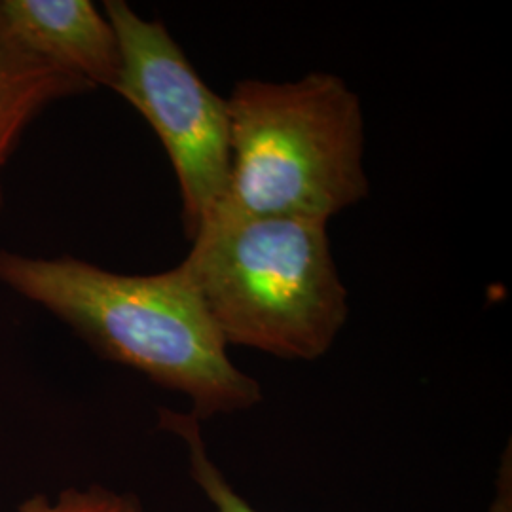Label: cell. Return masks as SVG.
<instances>
[{"label": "cell", "instance_id": "1", "mask_svg": "<svg viewBox=\"0 0 512 512\" xmlns=\"http://www.w3.org/2000/svg\"><path fill=\"white\" fill-rule=\"evenodd\" d=\"M0 285L54 315L103 359L188 397L190 414L200 421L262 401V387L228 357L181 264L160 274L128 275L76 256L0 249Z\"/></svg>", "mask_w": 512, "mask_h": 512}, {"label": "cell", "instance_id": "2", "mask_svg": "<svg viewBox=\"0 0 512 512\" xmlns=\"http://www.w3.org/2000/svg\"><path fill=\"white\" fill-rule=\"evenodd\" d=\"M226 107L230 177L215 217L329 222L368 196L363 109L340 76L241 80Z\"/></svg>", "mask_w": 512, "mask_h": 512}, {"label": "cell", "instance_id": "3", "mask_svg": "<svg viewBox=\"0 0 512 512\" xmlns=\"http://www.w3.org/2000/svg\"><path fill=\"white\" fill-rule=\"evenodd\" d=\"M181 262L226 346L285 361H317L348 321V291L330 251L327 222H205Z\"/></svg>", "mask_w": 512, "mask_h": 512}, {"label": "cell", "instance_id": "4", "mask_svg": "<svg viewBox=\"0 0 512 512\" xmlns=\"http://www.w3.org/2000/svg\"><path fill=\"white\" fill-rule=\"evenodd\" d=\"M122 55L114 88L158 135L175 169L186 238L217 215L230 177L226 99L213 92L162 21L139 16L124 0H107Z\"/></svg>", "mask_w": 512, "mask_h": 512}, {"label": "cell", "instance_id": "5", "mask_svg": "<svg viewBox=\"0 0 512 512\" xmlns=\"http://www.w3.org/2000/svg\"><path fill=\"white\" fill-rule=\"evenodd\" d=\"M0 18L19 44L90 88L114 92L122 55L116 31L90 0H0Z\"/></svg>", "mask_w": 512, "mask_h": 512}, {"label": "cell", "instance_id": "6", "mask_svg": "<svg viewBox=\"0 0 512 512\" xmlns=\"http://www.w3.org/2000/svg\"><path fill=\"white\" fill-rule=\"evenodd\" d=\"M78 76L27 52L0 18V209L2 175L25 133L59 101L90 92Z\"/></svg>", "mask_w": 512, "mask_h": 512}, {"label": "cell", "instance_id": "7", "mask_svg": "<svg viewBox=\"0 0 512 512\" xmlns=\"http://www.w3.org/2000/svg\"><path fill=\"white\" fill-rule=\"evenodd\" d=\"M160 429L169 431L183 440L188 450V467L192 480L202 490L215 512H258L251 507L236 488L222 475L219 465L211 459L202 437V421L190 412L160 410Z\"/></svg>", "mask_w": 512, "mask_h": 512}, {"label": "cell", "instance_id": "8", "mask_svg": "<svg viewBox=\"0 0 512 512\" xmlns=\"http://www.w3.org/2000/svg\"><path fill=\"white\" fill-rule=\"evenodd\" d=\"M18 512H145L139 497L133 494L114 492L105 486L93 484L84 490H65L50 499L46 495H35L27 499Z\"/></svg>", "mask_w": 512, "mask_h": 512}]
</instances>
